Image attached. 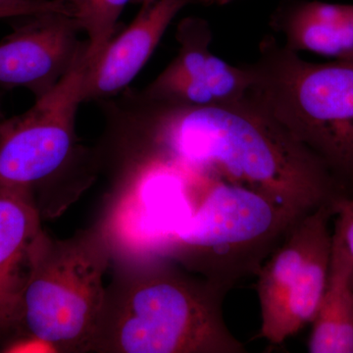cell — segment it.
Listing matches in <instances>:
<instances>
[{
    "mask_svg": "<svg viewBox=\"0 0 353 353\" xmlns=\"http://www.w3.org/2000/svg\"><path fill=\"white\" fill-rule=\"evenodd\" d=\"M157 255L106 290L90 352L245 353L228 328L229 290Z\"/></svg>",
    "mask_w": 353,
    "mask_h": 353,
    "instance_id": "2",
    "label": "cell"
},
{
    "mask_svg": "<svg viewBox=\"0 0 353 353\" xmlns=\"http://www.w3.org/2000/svg\"><path fill=\"white\" fill-rule=\"evenodd\" d=\"M143 94H141V95H139V97H141V95H143ZM143 95H145V94H143ZM139 97H138V99H136V101L134 102V104L137 103V101H139ZM129 110L131 111V112L132 113V108H130ZM134 141H136V139H134ZM136 150H137V152H138L139 154L141 155V157H143V158H145V159L152 160V161H154V160L150 159V158L146 157L145 155L143 154V153L141 152V150H139V148H138V145H137V143H136ZM157 162H159V161H157ZM161 163H162V162H161ZM172 167H173V166H172ZM174 168H175V167H174Z\"/></svg>",
    "mask_w": 353,
    "mask_h": 353,
    "instance_id": "19",
    "label": "cell"
},
{
    "mask_svg": "<svg viewBox=\"0 0 353 353\" xmlns=\"http://www.w3.org/2000/svg\"><path fill=\"white\" fill-rule=\"evenodd\" d=\"M234 1H236V0H196V4H201V6H223L232 3Z\"/></svg>",
    "mask_w": 353,
    "mask_h": 353,
    "instance_id": "17",
    "label": "cell"
},
{
    "mask_svg": "<svg viewBox=\"0 0 353 353\" xmlns=\"http://www.w3.org/2000/svg\"><path fill=\"white\" fill-rule=\"evenodd\" d=\"M176 38L178 55L155 79L160 97L183 105L214 106L248 94L252 83L248 64L234 66L211 52L212 31L208 21L185 18Z\"/></svg>",
    "mask_w": 353,
    "mask_h": 353,
    "instance_id": "9",
    "label": "cell"
},
{
    "mask_svg": "<svg viewBox=\"0 0 353 353\" xmlns=\"http://www.w3.org/2000/svg\"><path fill=\"white\" fill-rule=\"evenodd\" d=\"M334 232L353 259V190L336 204Z\"/></svg>",
    "mask_w": 353,
    "mask_h": 353,
    "instance_id": "16",
    "label": "cell"
},
{
    "mask_svg": "<svg viewBox=\"0 0 353 353\" xmlns=\"http://www.w3.org/2000/svg\"><path fill=\"white\" fill-rule=\"evenodd\" d=\"M78 21L62 12L25 16L0 41V87L25 88L36 99L53 90L79 65L85 63Z\"/></svg>",
    "mask_w": 353,
    "mask_h": 353,
    "instance_id": "8",
    "label": "cell"
},
{
    "mask_svg": "<svg viewBox=\"0 0 353 353\" xmlns=\"http://www.w3.org/2000/svg\"><path fill=\"white\" fill-rule=\"evenodd\" d=\"M336 205L325 204L299 218L257 274L260 338L282 345L314 320L326 289Z\"/></svg>",
    "mask_w": 353,
    "mask_h": 353,
    "instance_id": "6",
    "label": "cell"
},
{
    "mask_svg": "<svg viewBox=\"0 0 353 353\" xmlns=\"http://www.w3.org/2000/svg\"><path fill=\"white\" fill-rule=\"evenodd\" d=\"M134 0H67L73 17L88 36L85 68L95 63L108 43L125 6Z\"/></svg>",
    "mask_w": 353,
    "mask_h": 353,
    "instance_id": "14",
    "label": "cell"
},
{
    "mask_svg": "<svg viewBox=\"0 0 353 353\" xmlns=\"http://www.w3.org/2000/svg\"><path fill=\"white\" fill-rule=\"evenodd\" d=\"M141 9L132 24L85 69L82 101L117 94L143 68L176 14L196 0H134Z\"/></svg>",
    "mask_w": 353,
    "mask_h": 353,
    "instance_id": "10",
    "label": "cell"
},
{
    "mask_svg": "<svg viewBox=\"0 0 353 353\" xmlns=\"http://www.w3.org/2000/svg\"><path fill=\"white\" fill-rule=\"evenodd\" d=\"M0 9L10 11L17 18L43 12H62L73 16L67 0H0Z\"/></svg>",
    "mask_w": 353,
    "mask_h": 353,
    "instance_id": "15",
    "label": "cell"
},
{
    "mask_svg": "<svg viewBox=\"0 0 353 353\" xmlns=\"http://www.w3.org/2000/svg\"><path fill=\"white\" fill-rule=\"evenodd\" d=\"M3 18H17L12 12L7 10H2L0 9V19H3Z\"/></svg>",
    "mask_w": 353,
    "mask_h": 353,
    "instance_id": "18",
    "label": "cell"
},
{
    "mask_svg": "<svg viewBox=\"0 0 353 353\" xmlns=\"http://www.w3.org/2000/svg\"><path fill=\"white\" fill-rule=\"evenodd\" d=\"M137 145L185 174L245 185L305 215L348 190L315 153L250 94L214 106L141 95L132 109Z\"/></svg>",
    "mask_w": 353,
    "mask_h": 353,
    "instance_id": "1",
    "label": "cell"
},
{
    "mask_svg": "<svg viewBox=\"0 0 353 353\" xmlns=\"http://www.w3.org/2000/svg\"><path fill=\"white\" fill-rule=\"evenodd\" d=\"M194 176L201 201L164 236L158 254L230 292L259 274L304 215L245 185Z\"/></svg>",
    "mask_w": 353,
    "mask_h": 353,
    "instance_id": "3",
    "label": "cell"
},
{
    "mask_svg": "<svg viewBox=\"0 0 353 353\" xmlns=\"http://www.w3.org/2000/svg\"><path fill=\"white\" fill-rule=\"evenodd\" d=\"M44 233L31 194L0 187V334L18 330L32 255Z\"/></svg>",
    "mask_w": 353,
    "mask_h": 353,
    "instance_id": "11",
    "label": "cell"
},
{
    "mask_svg": "<svg viewBox=\"0 0 353 353\" xmlns=\"http://www.w3.org/2000/svg\"><path fill=\"white\" fill-rule=\"evenodd\" d=\"M248 94L353 190V57L305 61L265 37Z\"/></svg>",
    "mask_w": 353,
    "mask_h": 353,
    "instance_id": "5",
    "label": "cell"
},
{
    "mask_svg": "<svg viewBox=\"0 0 353 353\" xmlns=\"http://www.w3.org/2000/svg\"><path fill=\"white\" fill-rule=\"evenodd\" d=\"M271 27L290 50L341 59L353 57V4L285 0L274 11Z\"/></svg>",
    "mask_w": 353,
    "mask_h": 353,
    "instance_id": "12",
    "label": "cell"
},
{
    "mask_svg": "<svg viewBox=\"0 0 353 353\" xmlns=\"http://www.w3.org/2000/svg\"><path fill=\"white\" fill-rule=\"evenodd\" d=\"M352 285H353V275H352Z\"/></svg>",
    "mask_w": 353,
    "mask_h": 353,
    "instance_id": "21",
    "label": "cell"
},
{
    "mask_svg": "<svg viewBox=\"0 0 353 353\" xmlns=\"http://www.w3.org/2000/svg\"><path fill=\"white\" fill-rule=\"evenodd\" d=\"M85 69L79 65L27 112L0 123V187L31 194L69 163Z\"/></svg>",
    "mask_w": 353,
    "mask_h": 353,
    "instance_id": "7",
    "label": "cell"
},
{
    "mask_svg": "<svg viewBox=\"0 0 353 353\" xmlns=\"http://www.w3.org/2000/svg\"><path fill=\"white\" fill-rule=\"evenodd\" d=\"M111 257L110 238L101 229L66 240L44 233L21 299L18 330L23 336L4 352H90L105 303L104 276Z\"/></svg>",
    "mask_w": 353,
    "mask_h": 353,
    "instance_id": "4",
    "label": "cell"
},
{
    "mask_svg": "<svg viewBox=\"0 0 353 353\" xmlns=\"http://www.w3.org/2000/svg\"><path fill=\"white\" fill-rule=\"evenodd\" d=\"M2 121H3V119H2V113H1V110H0V123H1Z\"/></svg>",
    "mask_w": 353,
    "mask_h": 353,
    "instance_id": "20",
    "label": "cell"
},
{
    "mask_svg": "<svg viewBox=\"0 0 353 353\" xmlns=\"http://www.w3.org/2000/svg\"><path fill=\"white\" fill-rule=\"evenodd\" d=\"M353 259L333 231L328 282L312 323L310 353H353Z\"/></svg>",
    "mask_w": 353,
    "mask_h": 353,
    "instance_id": "13",
    "label": "cell"
}]
</instances>
